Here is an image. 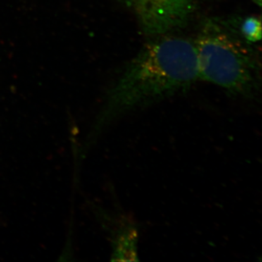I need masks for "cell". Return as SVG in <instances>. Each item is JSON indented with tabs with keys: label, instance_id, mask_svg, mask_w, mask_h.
Segmentation results:
<instances>
[{
	"label": "cell",
	"instance_id": "cell-1",
	"mask_svg": "<svg viewBox=\"0 0 262 262\" xmlns=\"http://www.w3.org/2000/svg\"><path fill=\"white\" fill-rule=\"evenodd\" d=\"M198 79L194 42L159 36L136 55L108 93L81 152L85 153L117 117L184 91Z\"/></svg>",
	"mask_w": 262,
	"mask_h": 262
},
{
	"label": "cell",
	"instance_id": "cell-2",
	"mask_svg": "<svg viewBox=\"0 0 262 262\" xmlns=\"http://www.w3.org/2000/svg\"><path fill=\"white\" fill-rule=\"evenodd\" d=\"M227 24L208 20L194 41L199 79L232 94L251 96L259 87V60L251 43Z\"/></svg>",
	"mask_w": 262,
	"mask_h": 262
},
{
	"label": "cell",
	"instance_id": "cell-4",
	"mask_svg": "<svg viewBox=\"0 0 262 262\" xmlns=\"http://www.w3.org/2000/svg\"><path fill=\"white\" fill-rule=\"evenodd\" d=\"M112 237V261H138V232L135 226L124 222Z\"/></svg>",
	"mask_w": 262,
	"mask_h": 262
},
{
	"label": "cell",
	"instance_id": "cell-6",
	"mask_svg": "<svg viewBox=\"0 0 262 262\" xmlns=\"http://www.w3.org/2000/svg\"><path fill=\"white\" fill-rule=\"evenodd\" d=\"M251 1L253 2L256 5H258V7L261 6V0H251Z\"/></svg>",
	"mask_w": 262,
	"mask_h": 262
},
{
	"label": "cell",
	"instance_id": "cell-3",
	"mask_svg": "<svg viewBox=\"0 0 262 262\" xmlns=\"http://www.w3.org/2000/svg\"><path fill=\"white\" fill-rule=\"evenodd\" d=\"M147 35L162 36L184 27L198 0H125Z\"/></svg>",
	"mask_w": 262,
	"mask_h": 262
},
{
	"label": "cell",
	"instance_id": "cell-5",
	"mask_svg": "<svg viewBox=\"0 0 262 262\" xmlns=\"http://www.w3.org/2000/svg\"><path fill=\"white\" fill-rule=\"evenodd\" d=\"M239 34L248 42H259L261 39V18L257 16H248L239 23Z\"/></svg>",
	"mask_w": 262,
	"mask_h": 262
}]
</instances>
